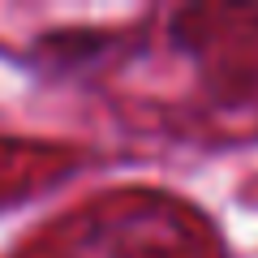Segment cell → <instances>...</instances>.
Returning a JSON list of instances; mask_svg holds the SVG:
<instances>
[{
    "label": "cell",
    "mask_w": 258,
    "mask_h": 258,
    "mask_svg": "<svg viewBox=\"0 0 258 258\" xmlns=\"http://www.w3.org/2000/svg\"><path fill=\"white\" fill-rule=\"evenodd\" d=\"M129 39L116 30H52L39 39L35 60L43 69H60V74H78L95 60H108L112 52H120Z\"/></svg>",
    "instance_id": "obj_1"
}]
</instances>
